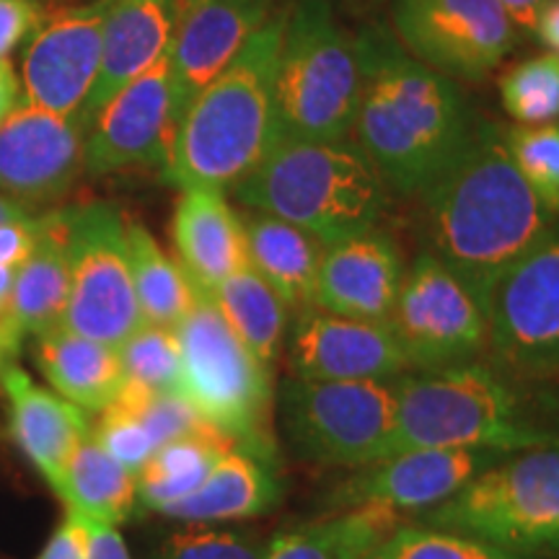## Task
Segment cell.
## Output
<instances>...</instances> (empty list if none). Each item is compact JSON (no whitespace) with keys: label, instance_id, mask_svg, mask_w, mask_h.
Listing matches in <instances>:
<instances>
[{"label":"cell","instance_id":"f6af8a7d","mask_svg":"<svg viewBox=\"0 0 559 559\" xmlns=\"http://www.w3.org/2000/svg\"><path fill=\"white\" fill-rule=\"evenodd\" d=\"M534 39L542 41L549 52L559 55V0H549V3L544 5Z\"/></svg>","mask_w":559,"mask_h":559},{"label":"cell","instance_id":"ab89813d","mask_svg":"<svg viewBox=\"0 0 559 559\" xmlns=\"http://www.w3.org/2000/svg\"><path fill=\"white\" fill-rule=\"evenodd\" d=\"M39 213L29 218L9 221L0 226V264L3 267L19 270L21 264L32 257L37 247V230H39Z\"/></svg>","mask_w":559,"mask_h":559},{"label":"cell","instance_id":"8fae6325","mask_svg":"<svg viewBox=\"0 0 559 559\" xmlns=\"http://www.w3.org/2000/svg\"><path fill=\"white\" fill-rule=\"evenodd\" d=\"M124 223L111 202L70 207V298L62 326L109 347H120L143 324Z\"/></svg>","mask_w":559,"mask_h":559},{"label":"cell","instance_id":"e575fe53","mask_svg":"<svg viewBox=\"0 0 559 559\" xmlns=\"http://www.w3.org/2000/svg\"><path fill=\"white\" fill-rule=\"evenodd\" d=\"M362 559H534L495 547L459 531L428 526V523H400L389 531Z\"/></svg>","mask_w":559,"mask_h":559},{"label":"cell","instance_id":"7a4b0ae2","mask_svg":"<svg viewBox=\"0 0 559 559\" xmlns=\"http://www.w3.org/2000/svg\"><path fill=\"white\" fill-rule=\"evenodd\" d=\"M358 41L362 91L349 138L389 192L417 200L464 151L481 115L456 81L412 58L391 34Z\"/></svg>","mask_w":559,"mask_h":559},{"label":"cell","instance_id":"7dc6e473","mask_svg":"<svg viewBox=\"0 0 559 559\" xmlns=\"http://www.w3.org/2000/svg\"><path fill=\"white\" fill-rule=\"evenodd\" d=\"M13 283H16V270L3 267V264H0V313L9 309Z\"/></svg>","mask_w":559,"mask_h":559},{"label":"cell","instance_id":"6da1fadb","mask_svg":"<svg viewBox=\"0 0 559 559\" xmlns=\"http://www.w3.org/2000/svg\"><path fill=\"white\" fill-rule=\"evenodd\" d=\"M417 200L423 202L425 251L485 309L502 272L559 221L515 169L506 128L485 117L456 160Z\"/></svg>","mask_w":559,"mask_h":559},{"label":"cell","instance_id":"7bdbcfd3","mask_svg":"<svg viewBox=\"0 0 559 559\" xmlns=\"http://www.w3.org/2000/svg\"><path fill=\"white\" fill-rule=\"evenodd\" d=\"M549 0H500V5L506 9L510 24L515 26L519 37L534 39L536 24H539V16Z\"/></svg>","mask_w":559,"mask_h":559},{"label":"cell","instance_id":"7402d4cb","mask_svg":"<svg viewBox=\"0 0 559 559\" xmlns=\"http://www.w3.org/2000/svg\"><path fill=\"white\" fill-rule=\"evenodd\" d=\"M0 391L9 404V428L16 445L37 466L47 485L58 489L70 459L94 423L79 404L62 400L58 391L39 386L16 360L0 358Z\"/></svg>","mask_w":559,"mask_h":559},{"label":"cell","instance_id":"e0dca14e","mask_svg":"<svg viewBox=\"0 0 559 559\" xmlns=\"http://www.w3.org/2000/svg\"><path fill=\"white\" fill-rule=\"evenodd\" d=\"M283 353L290 379L396 381L409 373L389 321L347 319L317 306L296 313Z\"/></svg>","mask_w":559,"mask_h":559},{"label":"cell","instance_id":"ac0fdd59","mask_svg":"<svg viewBox=\"0 0 559 559\" xmlns=\"http://www.w3.org/2000/svg\"><path fill=\"white\" fill-rule=\"evenodd\" d=\"M280 11V0H179L171 62L174 130L194 96L226 70Z\"/></svg>","mask_w":559,"mask_h":559},{"label":"cell","instance_id":"d590c367","mask_svg":"<svg viewBox=\"0 0 559 559\" xmlns=\"http://www.w3.org/2000/svg\"><path fill=\"white\" fill-rule=\"evenodd\" d=\"M506 145L526 185L559 218V122L513 124L506 128Z\"/></svg>","mask_w":559,"mask_h":559},{"label":"cell","instance_id":"52a82bcc","mask_svg":"<svg viewBox=\"0 0 559 559\" xmlns=\"http://www.w3.org/2000/svg\"><path fill=\"white\" fill-rule=\"evenodd\" d=\"M181 394L241 451L275 464V386L272 368L226 324L207 293L177 326Z\"/></svg>","mask_w":559,"mask_h":559},{"label":"cell","instance_id":"7c38bea8","mask_svg":"<svg viewBox=\"0 0 559 559\" xmlns=\"http://www.w3.org/2000/svg\"><path fill=\"white\" fill-rule=\"evenodd\" d=\"M389 330L409 373L487 358L485 304L425 249L407 267Z\"/></svg>","mask_w":559,"mask_h":559},{"label":"cell","instance_id":"30bf717a","mask_svg":"<svg viewBox=\"0 0 559 559\" xmlns=\"http://www.w3.org/2000/svg\"><path fill=\"white\" fill-rule=\"evenodd\" d=\"M487 358L521 381L559 379V221L489 290Z\"/></svg>","mask_w":559,"mask_h":559},{"label":"cell","instance_id":"cb8c5ba5","mask_svg":"<svg viewBox=\"0 0 559 559\" xmlns=\"http://www.w3.org/2000/svg\"><path fill=\"white\" fill-rule=\"evenodd\" d=\"M171 236L177 262L198 290H213L249 262L241 215H236V210L228 205L223 190H181L174 207Z\"/></svg>","mask_w":559,"mask_h":559},{"label":"cell","instance_id":"4dcf8cb0","mask_svg":"<svg viewBox=\"0 0 559 559\" xmlns=\"http://www.w3.org/2000/svg\"><path fill=\"white\" fill-rule=\"evenodd\" d=\"M234 449L239 445L218 430H205L160 445L138 472V502L160 513L174 502L190 498L215 464Z\"/></svg>","mask_w":559,"mask_h":559},{"label":"cell","instance_id":"f1b7e54d","mask_svg":"<svg viewBox=\"0 0 559 559\" xmlns=\"http://www.w3.org/2000/svg\"><path fill=\"white\" fill-rule=\"evenodd\" d=\"M55 492L70 513L94 523L120 526L138 506V477L86 438L70 459Z\"/></svg>","mask_w":559,"mask_h":559},{"label":"cell","instance_id":"44dd1931","mask_svg":"<svg viewBox=\"0 0 559 559\" xmlns=\"http://www.w3.org/2000/svg\"><path fill=\"white\" fill-rule=\"evenodd\" d=\"M37 247L16 270L9 309L0 313V358L16 360L26 340L62 326L70 298V207L39 215Z\"/></svg>","mask_w":559,"mask_h":559},{"label":"cell","instance_id":"9a60e30c","mask_svg":"<svg viewBox=\"0 0 559 559\" xmlns=\"http://www.w3.org/2000/svg\"><path fill=\"white\" fill-rule=\"evenodd\" d=\"M171 140V62L166 52L96 111L86 128L83 169L96 177L151 166L164 169Z\"/></svg>","mask_w":559,"mask_h":559},{"label":"cell","instance_id":"277c9868","mask_svg":"<svg viewBox=\"0 0 559 559\" xmlns=\"http://www.w3.org/2000/svg\"><path fill=\"white\" fill-rule=\"evenodd\" d=\"M288 9H280L187 107L166 158V185L226 192L275 145V79Z\"/></svg>","mask_w":559,"mask_h":559},{"label":"cell","instance_id":"4316f807","mask_svg":"<svg viewBox=\"0 0 559 559\" xmlns=\"http://www.w3.org/2000/svg\"><path fill=\"white\" fill-rule=\"evenodd\" d=\"M32 360L62 400L102 412L120 396L124 373L117 347L58 326L32 340Z\"/></svg>","mask_w":559,"mask_h":559},{"label":"cell","instance_id":"d6a6232c","mask_svg":"<svg viewBox=\"0 0 559 559\" xmlns=\"http://www.w3.org/2000/svg\"><path fill=\"white\" fill-rule=\"evenodd\" d=\"M124 383L156 391L181 394V347L177 330L158 324H143L117 347Z\"/></svg>","mask_w":559,"mask_h":559},{"label":"cell","instance_id":"1f68e13d","mask_svg":"<svg viewBox=\"0 0 559 559\" xmlns=\"http://www.w3.org/2000/svg\"><path fill=\"white\" fill-rule=\"evenodd\" d=\"M394 526L400 519L391 510H337L330 519L277 534L267 559H362Z\"/></svg>","mask_w":559,"mask_h":559},{"label":"cell","instance_id":"bcb514c9","mask_svg":"<svg viewBox=\"0 0 559 559\" xmlns=\"http://www.w3.org/2000/svg\"><path fill=\"white\" fill-rule=\"evenodd\" d=\"M34 215V207L26 205L16 198H9V194H0V226L9 221H19V218H29Z\"/></svg>","mask_w":559,"mask_h":559},{"label":"cell","instance_id":"3957f363","mask_svg":"<svg viewBox=\"0 0 559 559\" xmlns=\"http://www.w3.org/2000/svg\"><path fill=\"white\" fill-rule=\"evenodd\" d=\"M542 383L506 373L489 358L396 379L391 456L412 449L515 453L559 445V428L536 394Z\"/></svg>","mask_w":559,"mask_h":559},{"label":"cell","instance_id":"ffe728a7","mask_svg":"<svg viewBox=\"0 0 559 559\" xmlns=\"http://www.w3.org/2000/svg\"><path fill=\"white\" fill-rule=\"evenodd\" d=\"M404 277L402 249L386 230L370 228L324 247L313 306L347 319L389 321Z\"/></svg>","mask_w":559,"mask_h":559},{"label":"cell","instance_id":"f35d334b","mask_svg":"<svg viewBox=\"0 0 559 559\" xmlns=\"http://www.w3.org/2000/svg\"><path fill=\"white\" fill-rule=\"evenodd\" d=\"M45 9L37 0H0V62H11V55L32 37Z\"/></svg>","mask_w":559,"mask_h":559},{"label":"cell","instance_id":"74e56055","mask_svg":"<svg viewBox=\"0 0 559 559\" xmlns=\"http://www.w3.org/2000/svg\"><path fill=\"white\" fill-rule=\"evenodd\" d=\"M91 438L117 459L124 469H130L138 477L143 469L145 461L156 453V443H153L148 430L140 425V419L122 407V404L111 402L107 409L99 412V419L91 428Z\"/></svg>","mask_w":559,"mask_h":559},{"label":"cell","instance_id":"484cf974","mask_svg":"<svg viewBox=\"0 0 559 559\" xmlns=\"http://www.w3.org/2000/svg\"><path fill=\"white\" fill-rule=\"evenodd\" d=\"M280 498H283V487H280L275 464L249 451L234 449L215 464V469L190 498L164 508L160 515L192 523V526L257 519V515L270 513Z\"/></svg>","mask_w":559,"mask_h":559},{"label":"cell","instance_id":"5b68a950","mask_svg":"<svg viewBox=\"0 0 559 559\" xmlns=\"http://www.w3.org/2000/svg\"><path fill=\"white\" fill-rule=\"evenodd\" d=\"M234 192L247 210L309 230L324 247L379 228L391 194L353 140H280Z\"/></svg>","mask_w":559,"mask_h":559},{"label":"cell","instance_id":"ba28073f","mask_svg":"<svg viewBox=\"0 0 559 559\" xmlns=\"http://www.w3.org/2000/svg\"><path fill=\"white\" fill-rule=\"evenodd\" d=\"M423 523L521 557L557 555L559 445L506 453L453 498L428 510Z\"/></svg>","mask_w":559,"mask_h":559},{"label":"cell","instance_id":"2e32d148","mask_svg":"<svg viewBox=\"0 0 559 559\" xmlns=\"http://www.w3.org/2000/svg\"><path fill=\"white\" fill-rule=\"evenodd\" d=\"M502 453L472 449H412L353 469L326 495L332 510L383 508L391 513L432 510L489 469Z\"/></svg>","mask_w":559,"mask_h":559},{"label":"cell","instance_id":"83f0119b","mask_svg":"<svg viewBox=\"0 0 559 559\" xmlns=\"http://www.w3.org/2000/svg\"><path fill=\"white\" fill-rule=\"evenodd\" d=\"M205 293V290H202ZM215 309L226 319L243 345L260 358L267 368H275L285 347L290 326V311L283 298L257 275L247 262L234 275L207 290Z\"/></svg>","mask_w":559,"mask_h":559},{"label":"cell","instance_id":"836d02e7","mask_svg":"<svg viewBox=\"0 0 559 559\" xmlns=\"http://www.w3.org/2000/svg\"><path fill=\"white\" fill-rule=\"evenodd\" d=\"M500 102L519 124L559 122V55L542 52L500 75Z\"/></svg>","mask_w":559,"mask_h":559},{"label":"cell","instance_id":"d6986e66","mask_svg":"<svg viewBox=\"0 0 559 559\" xmlns=\"http://www.w3.org/2000/svg\"><path fill=\"white\" fill-rule=\"evenodd\" d=\"M86 128L21 102L0 124V194L26 205L55 202L83 169Z\"/></svg>","mask_w":559,"mask_h":559},{"label":"cell","instance_id":"b9f144b4","mask_svg":"<svg viewBox=\"0 0 559 559\" xmlns=\"http://www.w3.org/2000/svg\"><path fill=\"white\" fill-rule=\"evenodd\" d=\"M88 523V559H132L120 531L107 523Z\"/></svg>","mask_w":559,"mask_h":559},{"label":"cell","instance_id":"60d3db41","mask_svg":"<svg viewBox=\"0 0 559 559\" xmlns=\"http://www.w3.org/2000/svg\"><path fill=\"white\" fill-rule=\"evenodd\" d=\"M37 559H88V523L81 515L70 513L50 536L47 547Z\"/></svg>","mask_w":559,"mask_h":559},{"label":"cell","instance_id":"603a6c76","mask_svg":"<svg viewBox=\"0 0 559 559\" xmlns=\"http://www.w3.org/2000/svg\"><path fill=\"white\" fill-rule=\"evenodd\" d=\"M177 19L179 0H111L104 21L99 79L83 107V128L117 91L169 52Z\"/></svg>","mask_w":559,"mask_h":559},{"label":"cell","instance_id":"8d00e7d4","mask_svg":"<svg viewBox=\"0 0 559 559\" xmlns=\"http://www.w3.org/2000/svg\"><path fill=\"white\" fill-rule=\"evenodd\" d=\"M275 536L264 539L243 531L190 528L174 534L156 559H267Z\"/></svg>","mask_w":559,"mask_h":559},{"label":"cell","instance_id":"8992f818","mask_svg":"<svg viewBox=\"0 0 559 559\" xmlns=\"http://www.w3.org/2000/svg\"><path fill=\"white\" fill-rule=\"evenodd\" d=\"M360 41L330 0L290 5L275 79V143L349 140L360 107Z\"/></svg>","mask_w":559,"mask_h":559},{"label":"cell","instance_id":"9c48e42d","mask_svg":"<svg viewBox=\"0 0 559 559\" xmlns=\"http://www.w3.org/2000/svg\"><path fill=\"white\" fill-rule=\"evenodd\" d=\"M280 428L300 461L360 469L391 456L396 381L285 379L275 394Z\"/></svg>","mask_w":559,"mask_h":559},{"label":"cell","instance_id":"d4e9b609","mask_svg":"<svg viewBox=\"0 0 559 559\" xmlns=\"http://www.w3.org/2000/svg\"><path fill=\"white\" fill-rule=\"evenodd\" d=\"M241 226L247 260L257 275L283 298L293 317L311 309L324 243L309 230L260 210H247L241 215Z\"/></svg>","mask_w":559,"mask_h":559},{"label":"cell","instance_id":"f546056e","mask_svg":"<svg viewBox=\"0 0 559 559\" xmlns=\"http://www.w3.org/2000/svg\"><path fill=\"white\" fill-rule=\"evenodd\" d=\"M124 236H128L132 285L143 321L177 330L181 319L192 311L198 288L181 264L160 249L156 236L143 223H124Z\"/></svg>","mask_w":559,"mask_h":559},{"label":"cell","instance_id":"4fadbf2b","mask_svg":"<svg viewBox=\"0 0 559 559\" xmlns=\"http://www.w3.org/2000/svg\"><path fill=\"white\" fill-rule=\"evenodd\" d=\"M391 21L412 58L453 81L487 79L521 39L500 0H391Z\"/></svg>","mask_w":559,"mask_h":559},{"label":"cell","instance_id":"5bb4252c","mask_svg":"<svg viewBox=\"0 0 559 559\" xmlns=\"http://www.w3.org/2000/svg\"><path fill=\"white\" fill-rule=\"evenodd\" d=\"M111 0L58 5L41 16L21 55V96L32 107L81 122L102 68Z\"/></svg>","mask_w":559,"mask_h":559},{"label":"cell","instance_id":"ee69618b","mask_svg":"<svg viewBox=\"0 0 559 559\" xmlns=\"http://www.w3.org/2000/svg\"><path fill=\"white\" fill-rule=\"evenodd\" d=\"M21 104V81L11 62H0V124Z\"/></svg>","mask_w":559,"mask_h":559}]
</instances>
